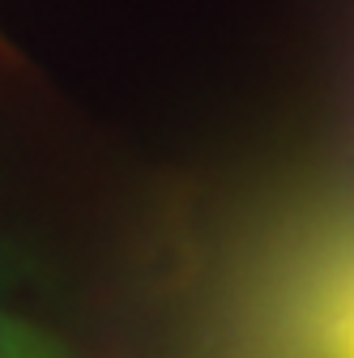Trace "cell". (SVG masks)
I'll return each mask as SVG.
<instances>
[{"label":"cell","mask_w":354,"mask_h":358,"mask_svg":"<svg viewBox=\"0 0 354 358\" xmlns=\"http://www.w3.org/2000/svg\"><path fill=\"white\" fill-rule=\"evenodd\" d=\"M0 358H60L56 341L0 307Z\"/></svg>","instance_id":"7a4b0ae2"},{"label":"cell","mask_w":354,"mask_h":358,"mask_svg":"<svg viewBox=\"0 0 354 358\" xmlns=\"http://www.w3.org/2000/svg\"><path fill=\"white\" fill-rule=\"evenodd\" d=\"M307 345L316 358H354V256L316 282L307 303Z\"/></svg>","instance_id":"6da1fadb"}]
</instances>
